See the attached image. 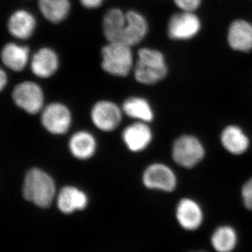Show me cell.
I'll return each mask as SVG.
<instances>
[{"label":"cell","mask_w":252,"mask_h":252,"mask_svg":"<svg viewBox=\"0 0 252 252\" xmlns=\"http://www.w3.org/2000/svg\"><path fill=\"white\" fill-rule=\"evenodd\" d=\"M100 55L101 67L114 77H127L135 66L132 47L124 43L107 42Z\"/></svg>","instance_id":"cell-2"},{"label":"cell","mask_w":252,"mask_h":252,"mask_svg":"<svg viewBox=\"0 0 252 252\" xmlns=\"http://www.w3.org/2000/svg\"><path fill=\"white\" fill-rule=\"evenodd\" d=\"M23 194L28 201L36 206L46 208L54 200L56 186L54 180L39 168H32L23 182Z\"/></svg>","instance_id":"cell-1"},{"label":"cell","mask_w":252,"mask_h":252,"mask_svg":"<svg viewBox=\"0 0 252 252\" xmlns=\"http://www.w3.org/2000/svg\"><path fill=\"white\" fill-rule=\"evenodd\" d=\"M106 0H79L81 6L87 9H96L100 7Z\"/></svg>","instance_id":"cell-26"},{"label":"cell","mask_w":252,"mask_h":252,"mask_svg":"<svg viewBox=\"0 0 252 252\" xmlns=\"http://www.w3.org/2000/svg\"><path fill=\"white\" fill-rule=\"evenodd\" d=\"M8 76L6 71L3 68H1L0 71V89L1 91L4 90L6 86L7 85Z\"/></svg>","instance_id":"cell-27"},{"label":"cell","mask_w":252,"mask_h":252,"mask_svg":"<svg viewBox=\"0 0 252 252\" xmlns=\"http://www.w3.org/2000/svg\"><path fill=\"white\" fill-rule=\"evenodd\" d=\"M60 62L59 54L54 49L43 46L31 56L30 67L36 77L49 79L59 70Z\"/></svg>","instance_id":"cell-7"},{"label":"cell","mask_w":252,"mask_h":252,"mask_svg":"<svg viewBox=\"0 0 252 252\" xmlns=\"http://www.w3.org/2000/svg\"><path fill=\"white\" fill-rule=\"evenodd\" d=\"M147 188L172 191L177 185L175 173L163 164H152L146 169L142 177Z\"/></svg>","instance_id":"cell-10"},{"label":"cell","mask_w":252,"mask_h":252,"mask_svg":"<svg viewBox=\"0 0 252 252\" xmlns=\"http://www.w3.org/2000/svg\"><path fill=\"white\" fill-rule=\"evenodd\" d=\"M242 195L245 206L249 210H252V178L243 186Z\"/></svg>","instance_id":"cell-24"},{"label":"cell","mask_w":252,"mask_h":252,"mask_svg":"<svg viewBox=\"0 0 252 252\" xmlns=\"http://www.w3.org/2000/svg\"><path fill=\"white\" fill-rule=\"evenodd\" d=\"M38 9L48 22L59 24L69 16L72 4L70 0H38Z\"/></svg>","instance_id":"cell-18"},{"label":"cell","mask_w":252,"mask_h":252,"mask_svg":"<svg viewBox=\"0 0 252 252\" xmlns=\"http://www.w3.org/2000/svg\"><path fill=\"white\" fill-rule=\"evenodd\" d=\"M58 207L64 214L82 210L86 207L88 198L84 192L76 187H64L58 196Z\"/></svg>","instance_id":"cell-19"},{"label":"cell","mask_w":252,"mask_h":252,"mask_svg":"<svg viewBox=\"0 0 252 252\" xmlns=\"http://www.w3.org/2000/svg\"><path fill=\"white\" fill-rule=\"evenodd\" d=\"M123 109L128 117L138 119L142 122H150L153 120V110L147 100L142 97H132L126 99Z\"/></svg>","instance_id":"cell-23"},{"label":"cell","mask_w":252,"mask_h":252,"mask_svg":"<svg viewBox=\"0 0 252 252\" xmlns=\"http://www.w3.org/2000/svg\"><path fill=\"white\" fill-rule=\"evenodd\" d=\"M228 41L232 49L248 52L252 49V25L243 20L232 23L228 32Z\"/></svg>","instance_id":"cell-17"},{"label":"cell","mask_w":252,"mask_h":252,"mask_svg":"<svg viewBox=\"0 0 252 252\" xmlns=\"http://www.w3.org/2000/svg\"><path fill=\"white\" fill-rule=\"evenodd\" d=\"M122 112L110 101H99L91 111V119L99 130L109 132L115 130L122 122Z\"/></svg>","instance_id":"cell-8"},{"label":"cell","mask_w":252,"mask_h":252,"mask_svg":"<svg viewBox=\"0 0 252 252\" xmlns=\"http://www.w3.org/2000/svg\"><path fill=\"white\" fill-rule=\"evenodd\" d=\"M126 24V12L119 8H111L104 14L102 32L107 42H122Z\"/></svg>","instance_id":"cell-14"},{"label":"cell","mask_w":252,"mask_h":252,"mask_svg":"<svg viewBox=\"0 0 252 252\" xmlns=\"http://www.w3.org/2000/svg\"><path fill=\"white\" fill-rule=\"evenodd\" d=\"M31 50L27 46L16 42H8L1 51V61L4 67L14 71L21 72L31 62Z\"/></svg>","instance_id":"cell-12"},{"label":"cell","mask_w":252,"mask_h":252,"mask_svg":"<svg viewBox=\"0 0 252 252\" xmlns=\"http://www.w3.org/2000/svg\"><path fill=\"white\" fill-rule=\"evenodd\" d=\"M175 4L184 11L192 12L198 7L200 0H174Z\"/></svg>","instance_id":"cell-25"},{"label":"cell","mask_w":252,"mask_h":252,"mask_svg":"<svg viewBox=\"0 0 252 252\" xmlns=\"http://www.w3.org/2000/svg\"><path fill=\"white\" fill-rule=\"evenodd\" d=\"M12 97L16 105L29 114H37L44 105V92L33 81H26L17 84L13 91Z\"/></svg>","instance_id":"cell-4"},{"label":"cell","mask_w":252,"mask_h":252,"mask_svg":"<svg viewBox=\"0 0 252 252\" xmlns=\"http://www.w3.org/2000/svg\"><path fill=\"white\" fill-rule=\"evenodd\" d=\"M200 22L195 14L184 11L174 15L168 24V34L172 39H188L198 32Z\"/></svg>","instance_id":"cell-11"},{"label":"cell","mask_w":252,"mask_h":252,"mask_svg":"<svg viewBox=\"0 0 252 252\" xmlns=\"http://www.w3.org/2000/svg\"><path fill=\"white\" fill-rule=\"evenodd\" d=\"M37 21L34 14L27 9H16L11 13L6 23L10 34L16 39L27 40L35 32Z\"/></svg>","instance_id":"cell-9"},{"label":"cell","mask_w":252,"mask_h":252,"mask_svg":"<svg viewBox=\"0 0 252 252\" xmlns=\"http://www.w3.org/2000/svg\"><path fill=\"white\" fill-rule=\"evenodd\" d=\"M148 23L146 18L135 10L126 11V24L122 43L131 46L143 40L148 32Z\"/></svg>","instance_id":"cell-13"},{"label":"cell","mask_w":252,"mask_h":252,"mask_svg":"<svg viewBox=\"0 0 252 252\" xmlns=\"http://www.w3.org/2000/svg\"><path fill=\"white\" fill-rule=\"evenodd\" d=\"M123 139L127 148L133 152H141L148 147L152 139L150 127L144 122L127 126L123 132Z\"/></svg>","instance_id":"cell-16"},{"label":"cell","mask_w":252,"mask_h":252,"mask_svg":"<svg viewBox=\"0 0 252 252\" xmlns=\"http://www.w3.org/2000/svg\"><path fill=\"white\" fill-rule=\"evenodd\" d=\"M237 242L236 232L229 225L219 227L212 235V245L217 252H233L236 247Z\"/></svg>","instance_id":"cell-22"},{"label":"cell","mask_w":252,"mask_h":252,"mask_svg":"<svg viewBox=\"0 0 252 252\" xmlns=\"http://www.w3.org/2000/svg\"><path fill=\"white\" fill-rule=\"evenodd\" d=\"M221 142L224 148L230 153L242 154L249 147V139L240 127L230 126L225 127L221 134Z\"/></svg>","instance_id":"cell-21"},{"label":"cell","mask_w":252,"mask_h":252,"mask_svg":"<svg viewBox=\"0 0 252 252\" xmlns=\"http://www.w3.org/2000/svg\"><path fill=\"white\" fill-rule=\"evenodd\" d=\"M205 150L200 141L190 135H184L176 140L172 149V157L181 166H195L203 159Z\"/></svg>","instance_id":"cell-5"},{"label":"cell","mask_w":252,"mask_h":252,"mask_svg":"<svg viewBox=\"0 0 252 252\" xmlns=\"http://www.w3.org/2000/svg\"><path fill=\"white\" fill-rule=\"evenodd\" d=\"M72 123L70 111L64 104L54 102L46 106L41 114V124L54 135H63L69 130Z\"/></svg>","instance_id":"cell-6"},{"label":"cell","mask_w":252,"mask_h":252,"mask_svg":"<svg viewBox=\"0 0 252 252\" xmlns=\"http://www.w3.org/2000/svg\"><path fill=\"white\" fill-rule=\"evenodd\" d=\"M176 217L181 226L185 230L198 229L203 223V211L198 204L191 199L181 200L177 207Z\"/></svg>","instance_id":"cell-15"},{"label":"cell","mask_w":252,"mask_h":252,"mask_svg":"<svg viewBox=\"0 0 252 252\" xmlns=\"http://www.w3.org/2000/svg\"><path fill=\"white\" fill-rule=\"evenodd\" d=\"M69 147L74 157L86 160L94 156L96 149V142L94 136L89 132L80 131L71 137Z\"/></svg>","instance_id":"cell-20"},{"label":"cell","mask_w":252,"mask_h":252,"mask_svg":"<svg viewBox=\"0 0 252 252\" xmlns=\"http://www.w3.org/2000/svg\"></svg>","instance_id":"cell-28"},{"label":"cell","mask_w":252,"mask_h":252,"mask_svg":"<svg viewBox=\"0 0 252 252\" xmlns=\"http://www.w3.org/2000/svg\"><path fill=\"white\" fill-rule=\"evenodd\" d=\"M167 72L165 58L162 53L149 48L139 49L134 66L136 81L140 84L152 85L162 80Z\"/></svg>","instance_id":"cell-3"}]
</instances>
